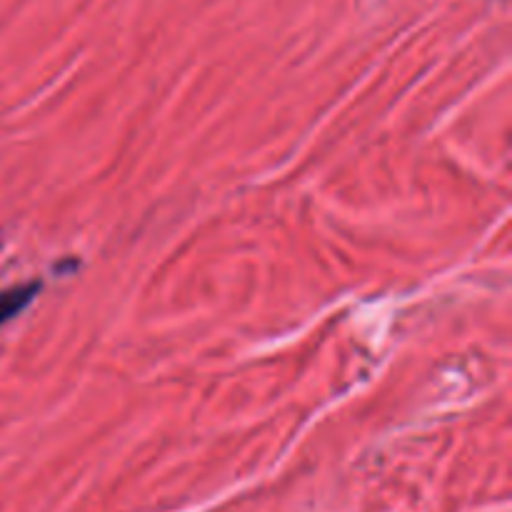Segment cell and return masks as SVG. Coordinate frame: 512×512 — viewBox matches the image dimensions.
Masks as SVG:
<instances>
[{"instance_id": "6da1fadb", "label": "cell", "mask_w": 512, "mask_h": 512, "mask_svg": "<svg viewBox=\"0 0 512 512\" xmlns=\"http://www.w3.org/2000/svg\"><path fill=\"white\" fill-rule=\"evenodd\" d=\"M40 280L35 283H25V285H15V288H8L0 293V325H5L8 320H13L15 315L23 313L30 303L35 300L40 290Z\"/></svg>"}]
</instances>
